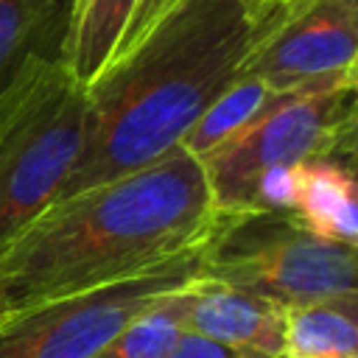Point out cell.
I'll return each instance as SVG.
<instances>
[{
  "label": "cell",
  "mask_w": 358,
  "mask_h": 358,
  "mask_svg": "<svg viewBox=\"0 0 358 358\" xmlns=\"http://www.w3.org/2000/svg\"><path fill=\"white\" fill-rule=\"evenodd\" d=\"M87 103L62 53L31 56L0 90V243L56 204L84 148Z\"/></svg>",
  "instance_id": "3"
},
{
  "label": "cell",
  "mask_w": 358,
  "mask_h": 358,
  "mask_svg": "<svg viewBox=\"0 0 358 358\" xmlns=\"http://www.w3.org/2000/svg\"><path fill=\"white\" fill-rule=\"evenodd\" d=\"M305 3H308V0H305Z\"/></svg>",
  "instance_id": "18"
},
{
  "label": "cell",
  "mask_w": 358,
  "mask_h": 358,
  "mask_svg": "<svg viewBox=\"0 0 358 358\" xmlns=\"http://www.w3.org/2000/svg\"><path fill=\"white\" fill-rule=\"evenodd\" d=\"M204 243L103 288L3 322L0 358H92L140 310L199 277Z\"/></svg>",
  "instance_id": "6"
},
{
  "label": "cell",
  "mask_w": 358,
  "mask_h": 358,
  "mask_svg": "<svg viewBox=\"0 0 358 358\" xmlns=\"http://www.w3.org/2000/svg\"><path fill=\"white\" fill-rule=\"evenodd\" d=\"M282 358H358V296L285 308Z\"/></svg>",
  "instance_id": "11"
},
{
  "label": "cell",
  "mask_w": 358,
  "mask_h": 358,
  "mask_svg": "<svg viewBox=\"0 0 358 358\" xmlns=\"http://www.w3.org/2000/svg\"><path fill=\"white\" fill-rule=\"evenodd\" d=\"M355 87L274 95L229 143L201 159L218 215L252 210L255 185L308 159H355Z\"/></svg>",
  "instance_id": "5"
},
{
  "label": "cell",
  "mask_w": 358,
  "mask_h": 358,
  "mask_svg": "<svg viewBox=\"0 0 358 358\" xmlns=\"http://www.w3.org/2000/svg\"><path fill=\"white\" fill-rule=\"evenodd\" d=\"M171 3H173V0H137L134 11H131V17H129V25H126V31H123V36H120V42H117L115 56H112L109 64H115L117 59H123V56L148 34V31L154 28V22L168 11Z\"/></svg>",
  "instance_id": "15"
},
{
  "label": "cell",
  "mask_w": 358,
  "mask_h": 358,
  "mask_svg": "<svg viewBox=\"0 0 358 358\" xmlns=\"http://www.w3.org/2000/svg\"><path fill=\"white\" fill-rule=\"evenodd\" d=\"M271 98H274V92L263 81L241 73V78L235 84H229L201 112V117L187 129L179 148H185L199 162L207 159L213 151H218L224 143H229L243 126H249Z\"/></svg>",
  "instance_id": "13"
},
{
  "label": "cell",
  "mask_w": 358,
  "mask_h": 358,
  "mask_svg": "<svg viewBox=\"0 0 358 358\" xmlns=\"http://www.w3.org/2000/svg\"><path fill=\"white\" fill-rule=\"evenodd\" d=\"M199 277L296 308L358 296V249L313 235L291 213L249 210L218 215Z\"/></svg>",
  "instance_id": "4"
},
{
  "label": "cell",
  "mask_w": 358,
  "mask_h": 358,
  "mask_svg": "<svg viewBox=\"0 0 358 358\" xmlns=\"http://www.w3.org/2000/svg\"><path fill=\"white\" fill-rule=\"evenodd\" d=\"M238 3L257 22H263L268 17H277V14H285V11H296L299 6H305V0H238Z\"/></svg>",
  "instance_id": "17"
},
{
  "label": "cell",
  "mask_w": 358,
  "mask_h": 358,
  "mask_svg": "<svg viewBox=\"0 0 358 358\" xmlns=\"http://www.w3.org/2000/svg\"><path fill=\"white\" fill-rule=\"evenodd\" d=\"M137 0H73L62 59L67 70L90 87L112 62Z\"/></svg>",
  "instance_id": "10"
},
{
  "label": "cell",
  "mask_w": 358,
  "mask_h": 358,
  "mask_svg": "<svg viewBox=\"0 0 358 358\" xmlns=\"http://www.w3.org/2000/svg\"><path fill=\"white\" fill-rule=\"evenodd\" d=\"M190 285H185V288L157 299L145 310H140L92 358H168L173 352L176 341L187 333L185 322H187Z\"/></svg>",
  "instance_id": "14"
},
{
  "label": "cell",
  "mask_w": 358,
  "mask_h": 358,
  "mask_svg": "<svg viewBox=\"0 0 358 358\" xmlns=\"http://www.w3.org/2000/svg\"><path fill=\"white\" fill-rule=\"evenodd\" d=\"M187 333L246 350L266 358H282L285 308L235 285L196 277L187 294Z\"/></svg>",
  "instance_id": "8"
},
{
  "label": "cell",
  "mask_w": 358,
  "mask_h": 358,
  "mask_svg": "<svg viewBox=\"0 0 358 358\" xmlns=\"http://www.w3.org/2000/svg\"><path fill=\"white\" fill-rule=\"evenodd\" d=\"M215 221L201 162L179 145L56 201L0 243V324L196 249Z\"/></svg>",
  "instance_id": "2"
},
{
  "label": "cell",
  "mask_w": 358,
  "mask_h": 358,
  "mask_svg": "<svg viewBox=\"0 0 358 358\" xmlns=\"http://www.w3.org/2000/svg\"><path fill=\"white\" fill-rule=\"evenodd\" d=\"M355 159H308L294 168L288 213L313 235L358 249Z\"/></svg>",
  "instance_id": "9"
},
{
  "label": "cell",
  "mask_w": 358,
  "mask_h": 358,
  "mask_svg": "<svg viewBox=\"0 0 358 358\" xmlns=\"http://www.w3.org/2000/svg\"><path fill=\"white\" fill-rule=\"evenodd\" d=\"M294 11L252 20L238 0H173L87 87V131L56 201L137 173L173 151Z\"/></svg>",
  "instance_id": "1"
},
{
  "label": "cell",
  "mask_w": 358,
  "mask_h": 358,
  "mask_svg": "<svg viewBox=\"0 0 358 358\" xmlns=\"http://www.w3.org/2000/svg\"><path fill=\"white\" fill-rule=\"evenodd\" d=\"M70 3H73V0H70Z\"/></svg>",
  "instance_id": "19"
},
{
  "label": "cell",
  "mask_w": 358,
  "mask_h": 358,
  "mask_svg": "<svg viewBox=\"0 0 358 358\" xmlns=\"http://www.w3.org/2000/svg\"><path fill=\"white\" fill-rule=\"evenodd\" d=\"M243 76L274 95L358 84V0L299 6L252 56Z\"/></svg>",
  "instance_id": "7"
},
{
  "label": "cell",
  "mask_w": 358,
  "mask_h": 358,
  "mask_svg": "<svg viewBox=\"0 0 358 358\" xmlns=\"http://www.w3.org/2000/svg\"><path fill=\"white\" fill-rule=\"evenodd\" d=\"M70 0H0V90L39 53H62Z\"/></svg>",
  "instance_id": "12"
},
{
  "label": "cell",
  "mask_w": 358,
  "mask_h": 358,
  "mask_svg": "<svg viewBox=\"0 0 358 358\" xmlns=\"http://www.w3.org/2000/svg\"><path fill=\"white\" fill-rule=\"evenodd\" d=\"M168 358H266V355H255V352H246V350H235V347L201 338L196 333H185L176 341V347Z\"/></svg>",
  "instance_id": "16"
}]
</instances>
